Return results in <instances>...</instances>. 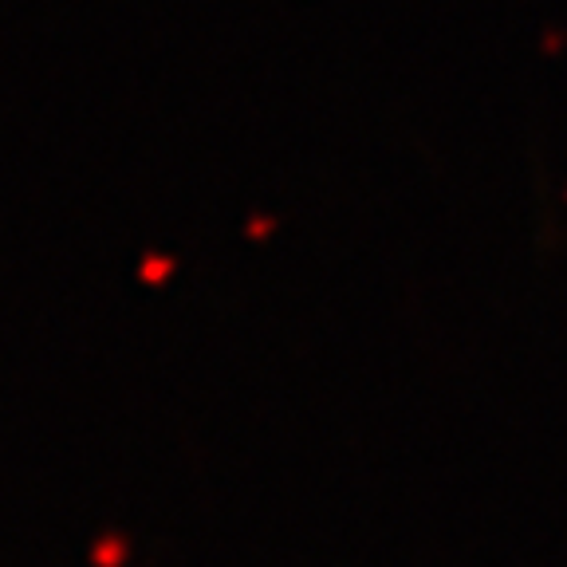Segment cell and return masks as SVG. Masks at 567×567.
Masks as SVG:
<instances>
[{
  "mask_svg": "<svg viewBox=\"0 0 567 567\" xmlns=\"http://www.w3.org/2000/svg\"><path fill=\"white\" fill-rule=\"evenodd\" d=\"M123 559H126L123 536H103V540L91 548V564L95 567H123Z\"/></svg>",
  "mask_w": 567,
  "mask_h": 567,
  "instance_id": "obj_1",
  "label": "cell"
}]
</instances>
